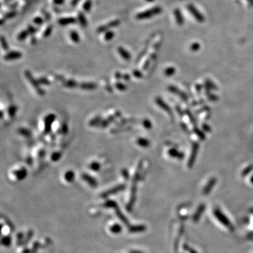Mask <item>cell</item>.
Masks as SVG:
<instances>
[{"label": "cell", "mask_w": 253, "mask_h": 253, "mask_svg": "<svg viewBox=\"0 0 253 253\" xmlns=\"http://www.w3.org/2000/svg\"><path fill=\"white\" fill-rule=\"evenodd\" d=\"M80 1H81V0H72V1H71V5L72 6H75V5H76V4H78Z\"/></svg>", "instance_id": "cell-51"}, {"label": "cell", "mask_w": 253, "mask_h": 253, "mask_svg": "<svg viewBox=\"0 0 253 253\" xmlns=\"http://www.w3.org/2000/svg\"><path fill=\"white\" fill-rule=\"evenodd\" d=\"M13 174L18 180L24 179L28 175V171L25 167H21L20 169H16L13 172Z\"/></svg>", "instance_id": "cell-10"}, {"label": "cell", "mask_w": 253, "mask_h": 253, "mask_svg": "<svg viewBox=\"0 0 253 253\" xmlns=\"http://www.w3.org/2000/svg\"><path fill=\"white\" fill-rule=\"evenodd\" d=\"M103 206L104 207H106V208H113V209H115V208H117V207H118V205H117V202H116L115 200H108L106 201V202H105L104 203H103Z\"/></svg>", "instance_id": "cell-20"}, {"label": "cell", "mask_w": 253, "mask_h": 253, "mask_svg": "<svg viewBox=\"0 0 253 253\" xmlns=\"http://www.w3.org/2000/svg\"><path fill=\"white\" fill-rule=\"evenodd\" d=\"M146 1H148V2H153V1H154V0H146Z\"/></svg>", "instance_id": "cell-62"}, {"label": "cell", "mask_w": 253, "mask_h": 253, "mask_svg": "<svg viewBox=\"0 0 253 253\" xmlns=\"http://www.w3.org/2000/svg\"><path fill=\"white\" fill-rule=\"evenodd\" d=\"M122 231V227L120 224H115L110 227V231L113 234L120 233Z\"/></svg>", "instance_id": "cell-19"}, {"label": "cell", "mask_w": 253, "mask_h": 253, "mask_svg": "<svg viewBox=\"0 0 253 253\" xmlns=\"http://www.w3.org/2000/svg\"><path fill=\"white\" fill-rule=\"evenodd\" d=\"M17 5H18V4H17V3H14V4H11V5L8 6V7L12 8V9H13V8L16 7Z\"/></svg>", "instance_id": "cell-56"}, {"label": "cell", "mask_w": 253, "mask_h": 253, "mask_svg": "<svg viewBox=\"0 0 253 253\" xmlns=\"http://www.w3.org/2000/svg\"><path fill=\"white\" fill-rule=\"evenodd\" d=\"M55 120H56V115L53 113L47 115L46 117H45V130H44V133L45 134H48L51 132V126H52V124Z\"/></svg>", "instance_id": "cell-3"}, {"label": "cell", "mask_w": 253, "mask_h": 253, "mask_svg": "<svg viewBox=\"0 0 253 253\" xmlns=\"http://www.w3.org/2000/svg\"><path fill=\"white\" fill-rule=\"evenodd\" d=\"M117 51H118V53H120L121 57H122L123 59H125V61H130V59H131L132 58L131 54H130V53L128 52L124 47H119L118 48H117Z\"/></svg>", "instance_id": "cell-13"}, {"label": "cell", "mask_w": 253, "mask_h": 253, "mask_svg": "<svg viewBox=\"0 0 253 253\" xmlns=\"http://www.w3.org/2000/svg\"><path fill=\"white\" fill-rule=\"evenodd\" d=\"M61 133H63V134H67V132H68V127H67V125L66 123L63 124L62 126H61Z\"/></svg>", "instance_id": "cell-42"}, {"label": "cell", "mask_w": 253, "mask_h": 253, "mask_svg": "<svg viewBox=\"0 0 253 253\" xmlns=\"http://www.w3.org/2000/svg\"><path fill=\"white\" fill-rule=\"evenodd\" d=\"M1 45L2 48L4 49V50H6V51L9 50V45H8V42L3 35L1 36Z\"/></svg>", "instance_id": "cell-35"}, {"label": "cell", "mask_w": 253, "mask_h": 253, "mask_svg": "<svg viewBox=\"0 0 253 253\" xmlns=\"http://www.w3.org/2000/svg\"><path fill=\"white\" fill-rule=\"evenodd\" d=\"M53 30V26H49L47 28L45 29V30L44 31V33H43V37H49L50 35H51V32H52Z\"/></svg>", "instance_id": "cell-32"}, {"label": "cell", "mask_w": 253, "mask_h": 253, "mask_svg": "<svg viewBox=\"0 0 253 253\" xmlns=\"http://www.w3.org/2000/svg\"><path fill=\"white\" fill-rule=\"evenodd\" d=\"M137 144H139V146L142 147H148L149 145V142L148 141L145 139H143V138H139L136 141Z\"/></svg>", "instance_id": "cell-29"}, {"label": "cell", "mask_w": 253, "mask_h": 253, "mask_svg": "<svg viewBox=\"0 0 253 253\" xmlns=\"http://www.w3.org/2000/svg\"><path fill=\"white\" fill-rule=\"evenodd\" d=\"M92 0H87V1H84V3L83 4L82 9H84V11L89 12V11L91 10V9H92Z\"/></svg>", "instance_id": "cell-24"}, {"label": "cell", "mask_w": 253, "mask_h": 253, "mask_svg": "<svg viewBox=\"0 0 253 253\" xmlns=\"http://www.w3.org/2000/svg\"><path fill=\"white\" fill-rule=\"evenodd\" d=\"M56 78L59 80H62L63 78L62 76H60V75H56Z\"/></svg>", "instance_id": "cell-60"}, {"label": "cell", "mask_w": 253, "mask_h": 253, "mask_svg": "<svg viewBox=\"0 0 253 253\" xmlns=\"http://www.w3.org/2000/svg\"><path fill=\"white\" fill-rule=\"evenodd\" d=\"M42 13L44 15V16L45 17V18H46L47 20H49L50 19H51V16L49 15V13L46 10H44V9H42Z\"/></svg>", "instance_id": "cell-44"}, {"label": "cell", "mask_w": 253, "mask_h": 253, "mask_svg": "<svg viewBox=\"0 0 253 253\" xmlns=\"http://www.w3.org/2000/svg\"><path fill=\"white\" fill-rule=\"evenodd\" d=\"M82 178L83 180L85 181L89 186H92V188H96L97 186V185H98L97 181L93 177H92V176H90L87 173L82 174Z\"/></svg>", "instance_id": "cell-8"}, {"label": "cell", "mask_w": 253, "mask_h": 253, "mask_svg": "<svg viewBox=\"0 0 253 253\" xmlns=\"http://www.w3.org/2000/svg\"><path fill=\"white\" fill-rule=\"evenodd\" d=\"M125 188H126L125 184H119V185H117V186L113 187V188H110L109 190L105 191V192H103V193H101V197H102L103 198H106L108 197L109 196L116 194V193L123 191Z\"/></svg>", "instance_id": "cell-4"}, {"label": "cell", "mask_w": 253, "mask_h": 253, "mask_svg": "<svg viewBox=\"0 0 253 253\" xmlns=\"http://www.w3.org/2000/svg\"><path fill=\"white\" fill-rule=\"evenodd\" d=\"M80 84H78L75 80H65V81L63 82V85L64 87H67V88H75L79 86Z\"/></svg>", "instance_id": "cell-16"}, {"label": "cell", "mask_w": 253, "mask_h": 253, "mask_svg": "<svg viewBox=\"0 0 253 253\" xmlns=\"http://www.w3.org/2000/svg\"><path fill=\"white\" fill-rule=\"evenodd\" d=\"M146 227L143 224H138V225H131L129 226L128 231L132 233H141V232L145 231Z\"/></svg>", "instance_id": "cell-9"}, {"label": "cell", "mask_w": 253, "mask_h": 253, "mask_svg": "<svg viewBox=\"0 0 253 253\" xmlns=\"http://www.w3.org/2000/svg\"><path fill=\"white\" fill-rule=\"evenodd\" d=\"M61 156H62V153H61V152H59V151L54 152V153H53L52 155H51V160H52L53 162L59 161V160L61 159Z\"/></svg>", "instance_id": "cell-30"}, {"label": "cell", "mask_w": 253, "mask_h": 253, "mask_svg": "<svg viewBox=\"0 0 253 253\" xmlns=\"http://www.w3.org/2000/svg\"><path fill=\"white\" fill-rule=\"evenodd\" d=\"M7 1H10V0H7Z\"/></svg>", "instance_id": "cell-64"}, {"label": "cell", "mask_w": 253, "mask_h": 253, "mask_svg": "<svg viewBox=\"0 0 253 253\" xmlns=\"http://www.w3.org/2000/svg\"><path fill=\"white\" fill-rule=\"evenodd\" d=\"M65 1V0H53V4L56 5H61Z\"/></svg>", "instance_id": "cell-47"}, {"label": "cell", "mask_w": 253, "mask_h": 253, "mask_svg": "<svg viewBox=\"0 0 253 253\" xmlns=\"http://www.w3.org/2000/svg\"><path fill=\"white\" fill-rule=\"evenodd\" d=\"M143 125H144V126L146 128H150V127H151V125H150V122H149L148 120H144V122H143Z\"/></svg>", "instance_id": "cell-46"}, {"label": "cell", "mask_w": 253, "mask_h": 253, "mask_svg": "<svg viewBox=\"0 0 253 253\" xmlns=\"http://www.w3.org/2000/svg\"><path fill=\"white\" fill-rule=\"evenodd\" d=\"M36 42H37V40H36L35 37H32V38H31V43H32V45H34V44L36 43Z\"/></svg>", "instance_id": "cell-58"}, {"label": "cell", "mask_w": 253, "mask_h": 253, "mask_svg": "<svg viewBox=\"0 0 253 253\" xmlns=\"http://www.w3.org/2000/svg\"><path fill=\"white\" fill-rule=\"evenodd\" d=\"M22 53L18 51H11L6 53L4 56V60L7 61H12L19 59L22 57Z\"/></svg>", "instance_id": "cell-7"}, {"label": "cell", "mask_w": 253, "mask_h": 253, "mask_svg": "<svg viewBox=\"0 0 253 253\" xmlns=\"http://www.w3.org/2000/svg\"><path fill=\"white\" fill-rule=\"evenodd\" d=\"M27 30L28 31L30 34H34L37 32V28L34 27L32 25H28V28H27Z\"/></svg>", "instance_id": "cell-39"}, {"label": "cell", "mask_w": 253, "mask_h": 253, "mask_svg": "<svg viewBox=\"0 0 253 253\" xmlns=\"http://www.w3.org/2000/svg\"><path fill=\"white\" fill-rule=\"evenodd\" d=\"M122 175L125 179H128L130 178V174H129V172L127 169H123L122 170Z\"/></svg>", "instance_id": "cell-43"}, {"label": "cell", "mask_w": 253, "mask_h": 253, "mask_svg": "<svg viewBox=\"0 0 253 253\" xmlns=\"http://www.w3.org/2000/svg\"><path fill=\"white\" fill-rule=\"evenodd\" d=\"M215 215L217 217V219L219 220V221H221L223 224H224V226H227V227H231V224L230 221H229L228 218L220 210H215Z\"/></svg>", "instance_id": "cell-6"}, {"label": "cell", "mask_w": 253, "mask_h": 253, "mask_svg": "<svg viewBox=\"0 0 253 253\" xmlns=\"http://www.w3.org/2000/svg\"><path fill=\"white\" fill-rule=\"evenodd\" d=\"M148 64H149V61L147 60L145 62V63H144V67H143V69H144V70H146V69L147 68V67H148Z\"/></svg>", "instance_id": "cell-55"}, {"label": "cell", "mask_w": 253, "mask_h": 253, "mask_svg": "<svg viewBox=\"0 0 253 253\" xmlns=\"http://www.w3.org/2000/svg\"><path fill=\"white\" fill-rule=\"evenodd\" d=\"M16 14H17V13L16 11H14V10L8 12V13H5V15H4V18H5V19H11V18H14V17L16 16Z\"/></svg>", "instance_id": "cell-36"}, {"label": "cell", "mask_w": 253, "mask_h": 253, "mask_svg": "<svg viewBox=\"0 0 253 253\" xmlns=\"http://www.w3.org/2000/svg\"><path fill=\"white\" fill-rule=\"evenodd\" d=\"M122 78H124V80H127V81H128V80H130V75H128V74H125V75H124L123 76H122Z\"/></svg>", "instance_id": "cell-53"}, {"label": "cell", "mask_w": 253, "mask_h": 253, "mask_svg": "<svg viewBox=\"0 0 253 253\" xmlns=\"http://www.w3.org/2000/svg\"><path fill=\"white\" fill-rule=\"evenodd\" d=\"M115 87L116 89H117L120 91H122V92L126 91L127 89V86L125 85V84H123V83L120 82H116L115 84Z\"/></svg>", "instance_id": "cell-31"}, {"label": "cell", "mask_w": 253, "mask_h": 253, "mask_svg": "<svg viewBox=\"0 0 253 253\" xmlns=\"http://www.w3.org/2000/svg\"><path fill=\"white\" fill-rule=\"evenodd\" d=\"M107 120L109 121L110 122H114V121H115V116L114 115H108V117H107Z\"/></svg>", "instance_id": "cell-49"}, {"label": "cell", "mask_w": 253, "mask_h": 253, "mask_svg": "<svg viewBox=\"0 0 253 253\" xmlns=\"http://www.w3.org/2000/svg\"><path fill=\"white\" fill-rule=\"evenodd\" d=\"M78 20H79L80 25H81L82 26L84 27V28L87 26V18H86L84 14L82 11L78 12Z\"/></svg>", "instance_id": "cell-18"}, {"label": "cell", "mask_w": 253, "mask_h": 253, "mask_svg": "<svg viewBox=\"0 0 253 253\" xmlns=\"http://www.w3.org/2000/svg\"><path fill=\"white\" fill-rule=\"evenodd\" d=\"M27 163H28V165H32V158H31V157H29V158H28V159H27Z\"/></svg>", "instance_id": "cell-52"}, {"label": "cell", "mask_w": 253, "mask_h": 253, "mask_svg": "<svg viewBox=\"0 0 253 253\" xmlns=\"http://www.w3.org/2000/svg\"><path fill=\"white\" fill-rule=\"evenodd\" d=\"M79 87L85 90H93L97 87V85L94 82H82L79 84Z\"/></svg>", "instance_id": "cell-15"}, {"label": "cell", "mask_w": 253, "mask_h": 253, "mask_svg": "<svg viewBox=\"0 0 253 253\" xmlns=\"http://www.w3.org/2000/svg\"><path fill=\"white\" fill-rule=\"evenodd\" d=\"M25 76L26 77V78L28 79V81L30 82V83L31 84V85L35 89V91L37 92V93L40 96H44L45 94V91L40 87V84L39 83L38 80H35L32 76V73H30V71L29 70H26L25 71Z\"/></svg>", "instance_id": "cell-2"}, {"label": "cell", "mask_w": 253, "mask_h": 253, "mask_svg": "<svg viewBox=\"0 0 253 253\" xmlns=\"http://www.w3.org/2000/svg\"><path fill=\"white\" fill-rule=\"evenodd\" d=\"M199 47H200V45H199L198 43H194V44H193L191 48L193 50H197V49H198Z\"/></svg>", "instance_id": "cell-48"}, {"label": "cell", "mask_w": 253, "mask_h": 253, "mask_svg": "<svg viewBox=\"0 0 253 253\" xmlns=\"http://www.w3.org/2000/svg\"><path fill=\"white\" fill-rule=\"evenodd\" d=\"M130 253H144V252H141V251H139V250H132V251H130Z\"/></svg>", "instance_id": "cell-59"}, {"label": "cell", "mask_w": 253, "mask_h": 253, "mask_svg": "<svg viewBox=\"0 0 253 253\" xmlns=\"http://www.w3.org/2000/svg\"><path fill=\"white\" fill-rule=\"evenodd\" d=\"M109 124H110L109 121L107 120V119H105V120H102L101 121V122L99 123V125H98V127H102V128H105V127H108Z\"/></svg>", "instance_id": "cell-41"}, {"label": "cell", "mask_w": 253, "mask_h": 253, "mask_svg": "<svg viewBox=\"0 0 253 253\" xmlns=\"http://www.w3.org/2000/svg\"><path fill=\"white\" fill-rule=\"evenodd\" d=\"M70 37L74 43H78L80 41V37L78 32L75 30H72L70 33Z\"/></svg>", "instance_id": "cell-21"}, {"label": "cell", "mask_w": 253, "mask_h": 253, "mask_svg": "<svg viewBox=\"0 0 253 253\" xmlns=\"http://www.w3.org/2000/svg\"><path fill=\"white\" fill-rule=\"evenodd\" d=\"M29 34H29V32H28V31L27 30H24L21 31V32L18 34L17 38H18V40L19 41H23V40H26V39L27 38V37H28Z\"/></svg>", "instance_id": "cell-25"}, {"label": "cell", "mask_w": 253, "mask_h": 253, "mask_svg": "<svg viewBox=\"0 0 253 253\" xmlns=\"http://www.w3.org/2000/svg\"><path fill=\"white\" fill-rule=\"evenodd\" d=\"M11 243V238L9 235L4 236L1 238V244L4 246H9Z\"/></svg>", "instance_id": "cell-27"}, {"label": "cell", "mask_w": 253, "mask_h": 253, "mask_svg": "<svg viewBox=\"0 0 253 253\" xmlns=\"http://www.w3.org/2000/svg\"><path fill=\"white\" fill-rule=\"evenodd\" d=\"M102 120V118L100 117V116H97V117H94V118L91 120L89 122V125L90 126L94 127V126H98L99 125V123L101 122V121Z\"/></svg>", "instance_id": "cell-23"}, {"label": "cell", "mask_w": 253, "mask_h": 253, "mask_svg": "<svg viewBox=\"0 0 253 253\" xmlns=\"http://www.w3.org/2000/svg\"><path fill=\"white\" fill-rule=\"evenodd\" d=\"M133 75H134V76L136 77V78H141V77H142V74H141V72H140L139 70H134V71H133Z\"/></svg>", "instance_id": "cell-45"}, {"label": "cell", "mask_w": 253, "mask_h": 253, "mask_svg": "<svg viewBox=\"0 0 253 253\" xmlns=\"http://www.w3.org/2000/svg\"><path fill=\"white\" fill-rule=\"evenodd\" d=\"M18 110L16 106H11L9 108V110H8V113H9V115L10 117H13L15 115L16 113V111Z\"/></svg>", "instance_id": "cell-33"}, {"label": "cell", "mask_w": 253, "mask_h": 253, "mask_svg": "<svg viewBox=\"0 0 253 253\" xmlns=\"http://www.w3.org/2000/svg\"><path fill=\"white\" fill-rule=\"evenodd\" d=\"M187 8H188L190 13L192 14L193 16L198 21L200 22V23H202V22H203L204 20H205V17H204V16L202 15V14H201L200 12H199V11L198 10V9H196L193 4H188Z\"/></svg>", "instance_id": "cell-5"}, {"label": "cell", "mask_w": 253, "mask_h": 253, "mask_svg": "<svg viewBox=\"0 0 253 253\" xmlns=\"http://www.w3.org/2000/svg\"><path fill=\"white\" fill-rule=\"evenodd\" d=\"M33 22L34 24L37 25V26H41L44 23V19L40 16H37L33 19Z\"/></svg>", "instance_id": "cell-40"}, {"label": "cell", "mask_w": 253, "mask_h": 253, "mask_svg": "<svg viewBox=\"0 0 253 253\" xmlns=\"http://www.w3.org/2000/svg\"><path fill=\"white\" fill-rule=\"evenodd\" d=\"M30 250L25 249L24 250H23V252H22V253H30Z\"/></svg>", "instance_id": "cell-61"}, {"label": "cell", "mask_w": 253, "mask_h": 253, "mask_svg": "<svg viewBox=\"0 0 253 253\" xmlns=\"http://www.w3.org/2000/svg\"><path fill=\"white\" fill-rule=\"evenodd\" d=\"M17 237H18V240H20L23 239V237H24V236H23V233H18V236H17Z\"/></svg>", "instance_id": "cell-57"}, {"label": "cell", "mask_w": 253, "mask_h": 253, "mask_svg": "<svg viewBox=\"0 0 253 253\" xmlns=\"http://www.w3.org/2000/svg\"><path fill=\"white\" fill-rule=\"evenodd\" d=\"M247 1H248L250 3V2H252V1H253V0H247Z\"/></svg>", "instance_id": "cell-63"}, {"label": "cell", "mask_w": 253, "mask_h": 253, "mask_svg": "<svg viewBox=\"0 0 253 253\" xmlns=\"http://www.w3.org/2000/svg\"><path fill=\"white\" fill-rule=\"evenodd\" d=\"M75 172L72 170L67 171V172L65 173V175H64V178H65V181H66L67 182H68V183H71V182H73L74 179H75Z\"/></svg>", "instance_id": "cell-17"}, {"label": "cell", "mask_w": 253, "mask_h": 253, "mask_svg": "<svg viewBox=\"0 0 253 253\" xmlns=\"http://www.w3.org/2000/svg\"><path fill=\"white\" fill-rule=\"evenodd\" d=\"M115 212L116 215H117V217L119 218V219H120L122 223H124L125 225L128 226L129 227V226H130V223H129L128 219H127V218L124 215V214H122V211L120 210L119 207H117V208L115 209Z\"/></svg>", "instance_id": "cell-12"}, {"label": "cell", "mask_w": 253, "mask_h": 253, "mask_svg": "<svg viewBox=\"0 0 253 253\" xmlns=\"http://www.w3.org/2000/svg\"><path fill=\"white\" fill-rule=\"evenodd\" d=\"M38 82L40 84H44V85H50L51 82L49 81V80L47 78H45V77H42V78H40L38 79Z\"/></svg>", "instance_id": "cell-38"}, {"label": "cell", "mask_w": 253, "mask_h": 253, "mask_svg": "<svg viewBox=\"0 0 253 253\" xmlns=\"http://www.w3.org/2000/svg\"><path fill=\"white\" fill-rule=\"evenodd\" d=\"M120 24V20L119 19H115L110 21L109 23L107 24V26H108V28H114V27L118 26Z\"/></svg>", "instance_id": "cell-34"}, {"label": "cell", "mask_w": 253, "mask_h": 253, "mask_svg": "<svg viewBox=\"0 0 253 253\" xmlns=\"http://www.w3.org/2000/svg\"><path fill=\"white\" fill-rule=\"evenodd\" d=\"M115 37V32L112 30H108L104 34V40L107 41H111Z\"/></svg>", "instance_id": "cell-26"}, {"label": "cell", "mask_w": 253, "mask_h": 253, "mask_svg": "<svg viewBox=\"0 0 253 253\" xmlns=\"http://www.w3.org/2000/svg\"><path fill=\"white\" fill-rule=\"evenodd\" d=\"M115 78L117 80H120V79H121V78H122V75H121V73H119V72H117V73H115Z\"/></svg>", "instance_id": "cell-50"}, {"label": "cell", "mask_w": 253, "mask_h": 253, "mask_svg": "<svg viewBox=\"0 0 253 253\" xmlns=\"http://www.w3.org/2000/svg\"><path fill=\"white\" fill-rule=\"evenodd\" d=\"M162 12V8L160 7H155L145 11L141 12L136 15V18L138 20H144L150 18L154 16L160 14Z\"/></svg>", "instance_id": "cell-1"}, {"label": "cell", "mask_w": 253, "mask_h": 253, "mask_svg": "<svg viewBox=\"0 0 253 253\" xmlns=\"http://www.w3.org/2000/svg\"><path fill=\"white\" fill-rule=\"evenodd\" d=\"M174 16H175V20L176 22H177V24L179 26H182L184 23V20L183 18V16H182L181 12L179 9H176L174 11Z\"/></svg>", "instance_id": "cell-14"}, {"label": "cell", "mask_w": 253, "mask_h": 253, "mask_svg": "<svg viewBox=\"0 0 253 253\" xmlns=\"http://www.w3.org/2000/svg\"><path fill=\"white\" fill-rule=\"evenodd\" d=\"M89 167L91 170L94 171V172H98V171H99L101 168V165L98 162L94 161L90 163V165H89Z\"/></svg>", "instance_id": "cell-22"}, {"label": "cell", "mask_w": 253, "mask_h": 253, "mask_svg": "<svg viewBox=\"0 0 253 253\" xmlns=\"http://www.w3.org/2000/svg\"><path fill=\"white\" fill-rule=\"evenodd\" d=\"M18 132L20 134H21L22 136H26V137H30L31 136L30 131H29L26 128H20Z\"/></svg>", "instance_id": "cell-28"}, {"label": "cell", "mask_w": 253, "mask_h": 253, "mask_svg": "<svg viewBox=\"0 0 253 253\" xmlns=\"http://www.w3.org/2000/svg\"><path fill=\"white\" fill-rule=\"evenodd\" d=\"M77 19L74 17H67V18H62L59 20V23L61 26H67V25L75 24L76 23Z\"/></svg>", "instance_id": "cell-11"}, {"label": "cell", "mask_w": 253, "mask_h": 253, "mask_svg": "<svg viewBox=\"0 0 253 253\" xmlns=\"http://www.w3.org/2000/svg\"><path fill=\"white\" fill-rule=\"evenodd\" d=\"M45 153H45V150H40V152H39V153H38V154H39V156H40V157H43V156H44V155H45Z\"/></svg>", "instance_id": "cell-54"}, {"label": "cell", "mask_w": 253, "mask_h": 253, "mask_svg": "<svg viewBox=\"0 0 253 253\" xmlns=\"http://www.w3.org/2000/svg\"><path fill=\"white\" fill-rule=\"evenodd\" d=\"M109 28L108 26H107V24L106 25H102V26H100L97 28V32L99 33H103V32H106V31L108 30Z\"/></svg>", "instance_id": "cell-37"}]
</instances>
